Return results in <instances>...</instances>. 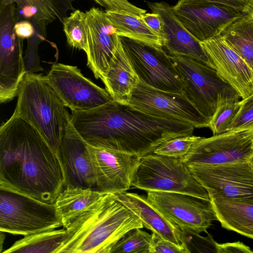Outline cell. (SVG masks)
Returning <instances> with one entry per match:
<instances>
[{"label":"cell","mask_w":253,"mask_h":253,"mask_svg":"<svg viewBox=\"0 0 253 253\" xmlns=\"http://www.w3.org/2000/svg\"><path fill=\"white\" fill-rule=\"evenodd\" d=\"M72 123L87 144L142 157L172 138L193 135L194 127L145 113L112 100L86 111H72Z\"/></svg>","instance_id":"obj_1"},{"label":"cell","mask_w":253,"mask_h":253,"mask_svg":"<svg viewBox=\"0 0 253 253\" xmlns=\"http://www.w3.org/2000/svg\"><path fill=\"white\" fill-rule=\"evenodd\" d=\"M64 181L58 156L34 127L13 113L0 127V187L52 204Z\"/></svg>","instance_id":"obj_2"},{"label":"cell","mask_w":253,"mask_h":253,"mask_svg":"<svg viewBox=\"0 0 253 253\" xmlns=\"http://www.w3.org/2000/svg\"><path fill=\"white\" fill-rule=\"evenodd\" d=\"M143 227L115 194L107 193L63 226L66 233L57 253H110L128 232Z\"/></svg>","instance_id":"obj_3"},{"label":"cell","mask_w":253,"mask_h":253,"mask_svg":"<svg viewBox=\"0 0 253 253\" xmlns=\"http://www.w3.org/2000/svg\"><path fill=\"white\" fill-rule=\"evenodd\" d=\"M14 114L30 124L58 155L71 114L45 76L27 72L22 80Z\"/></svg>","instance_id":"obj_4"},{"label":"cell","mask_w":253,"mask_h":253,"mask_svg":"<svg viewBox=\"0 0 253 253\" xmlns=\"http://www.w3.org/2000/svg\"><path fill=\"white\" fill-rule=\"evenodd\" d=\"M169 55L180 75L182 93L209 122L219 103L241 100L215 69L186 56Z\"/></svg>","instance_id":"obj_5"},{"label":"cell","mask_w":253,"mask_h":253,"mask_svg":"<svg viewBox=\"0 0 253 253\" xmlns=\"http://www.w3.org/2000/svg\"><path fill=\"white\" fill-rule=\"evenodd\" d=\"M55 203L0 187V230L26 236L63 227Z\"/></svg>","instance_id":"obj_6"},{"label":"cell","mask_w":253,"mask_h":253,"mask_svg":"<svg viewBox=\"0 0 253 253\" xmlns=\"http://www.w3.org/2000/svg\"><path fill=\"white\" fill-rule=\"evenodd\" d=\"M131 186L146 192L178 193L210 201L207 190L181 159L154 153L140 158Z\"/></svg>","instance_id":"obj_7"},{"label":"cell","mask_w":253,"mask_h":253,"mask_svg":"<svg viewBox=\"0 0 253 253\" xmlns=\"http://www.w3.org/2000/svg\"><path fill=\"white\" fill-rule=\"evenodd\" d=\"M120 37L123 47L141 82L159 89L182 93L179 73L163 47Z\"/></svg>","instance_id":"obj_8"},{"label":"cell","mask_w":253,"mask_h":253,"mask_svg":"<svg viewBox=\"0 0 253 253\" xmlns=\"http://www.w3.org/2000/svg\"><path fill=\"white\" fill-rule=\"evenodd\" d=\"M187 167L209 197L253 203V165L250 161Z\"/></svg>","instance_id":"obj_9"},{"label":"cell","mask_w":253,"mask_h":253,"mask_svg":"<svg viewBox=\"0 0 253 253\" xmlns=\"http://www.w3.org/2000/svg\"><path fill=\"white\" fill-rule=\"evenodd\" d=\"M146 192L149 202L183 232L208 233L212 222L217 220L210 201L178 193Z\"/></svg>","instance_id":"obj_10"},{"label":"cell","mask_w":253,"mask_h":253,"mask_svg":"<svg viewBox=\"0 0 253 253\" xmlns=\"http://www.w3.org/2000/svg\"><path fill=\"white\" fill-rule=\"evenodd\" d=\"M129 104L155 117L186 123L196 128L209 127L208 119L183 93L155 88L140 80Z\"/></svg>","instance_id":"obj_11"},{"label":"cell","mask_w":253,"mask_h":253,"mask_svg":"<svg viewBox=\"0 0 253 253\" xmlns=\"http://www.w3.org/2000/svg\"><path fill=\"white\" fill-rule=\"evenodd\" d=\"M45 76L60 99L72 111L88 110L113 100L106 89L85 77L76 66L53 64Z\"/></svg>","instance_id":"obj_12"},{"label":"cell","mask_w":253,"mask_h":253,"mask_svg":"<svg viewBox=\"0 0 253 253\" xmlns=\"http://www.w3.org/2000/svg\"><path fill=\"white\" fill-rule=\"evenodd\" d=\"M253 156V129L201 137L181 160L190 166L216 165L250 161Z\"/></svg>","instance_id":"obj_13"},{"label":"cell","mask_w":253,"mask_h":253,"mask_svg":"<svg viewBox=\"0 0 253 253\" xmlns=\"http://www.w3.org/2000/svg\"><path fill=\"white\" fill-rule=\"evenodd\" d=\"M15 7L8 5L0 10V101L5 103L17 96L26 74L22 39L14 31Z\"/></svg>","instance_id":"obj_14"},{"label":"cell","mask_w":253,"mask_h":253,"mask_svg":"<svg viewBox=\"0 0 253 253\" xmlns=\"http://www.w3.org/2000/svg\"><path fill=\"white\" fill-rule=\"evenodd\" d=\"M172 7L183 26L200 42L221 35L243 16L238 10L213 3L179 0Z\"/></svg>","instance_id":"obj_15"},{"label":"cell","mask_w":253,"mask_h":253,"mask_svg":"<svg viewBox=\"0 0 253 253\" xmlns=\"http://www.w3.org/2000/svg\"><path fill=\"white\" fill-rule=\"evenodd\" d=\"M97 190L106 193L126 192L131 186L140 157L88 144Z\"/></svg>","instance_id":"obj_16"},{"label":"cell","mask_w":253,"mask_h":253,"mask_svg":"<svg viewBox=\"0 0 253 253\" xmlns=\"http://www.w3.org/2000/svg\"><path fill=\"white\" fill-rule=\"evenodd\" d=\"M85 13L87 65L95 78L102 80L115 55L121 38L107 19L104 11L93 7Z\"/></svg>","instance_id":"obj_17"},{"label":"cell","mask_w":253,"mask_h":253,"mask_svg":"<svg viewBox=\"0 0 253 253\" xmlns=\"http://www.w3.org/2000/svg\"><path fill=\"white\" fill-rule=\"evenodd\" d=\"M200 43L218 74L242 99L253 93V70L221 35Z\"/></svg>","instance_id":"obj_18"},{"label":"cell","mask_w":253,"mask_h":253,"mask_svg":"<svg viewBox=\"0 0 253 253\" xmlns=\"http://www.w3.org/2000/svg\"><path fill=\"white\" fill-rule=\"evenodd\" d=\"M58 156L64 173L63 188L73 186L97 190L88 144L72 122L62 138Z\"/></svg>","instance_id":"obj_19"},{"label":"cell","mask_w":253,"mask_h":253,"mask_svg":"<svg viewBox=\"0 0 253 253\" xmlns=\"http://www.w3.org/2000/svg\"><path fill=\"white\" fill-rule=\"evenodd\" d=\"M152 12L159 14L162 22L163 46L169 55L186 56L215 69L200 42L183 26L172 6L164 2L147 3Z\"/></svg>","instance_id":"obj_20"},{"label":"cell","mask_w":253,"mask_h":253,"mask_svg":"<svg viewBox=\"0 0 253 253\" xmlns=\"http://www.w3.org/2000/svg\"><path fill=\"white\" fill-rule=\"evenodd\" d=\"M115 194L118 200L140 219L144 227L176 244H186L183 232L157 210L146 196L126 191Z\"/></svg>","instance_id":"obj_21"},{"label":"cell","mask_w":253,"mask_h":253,"mask_svg":"<svg viewBox=\"0 0 253 253\" xmlns=\"http://www.w3.org/2000/svg\"><path fill=\"white\" fill-rule=\"evenodd\" d=\"M101 81L113 100L129 104L132 92L140 79L123 47L121 40L115 55Z\"/></svg>","instance_id":"obj_22"},{"label":"cell","mask_w":253,"mask_h":253,"mask_svg":"<svg viewBox=\"0 0 253 253\" xmlns=\"http://www.w3.org/2000/svg\"><path fill=\"white\" fill-rule=\"evenodd\" d=\"M222 227L253 239V203L210 196Z\"/></svg>","instance_id":"obj_23"},{"label":"cell","mask_w":253,"mask_h":253,"mask_svg":"<svg viewBox=\"0 0 253 253\" xmlns=\"http://www.w3.org/2000/svg\"><path fill=\"white\" fill-rule=\"evenodd\" d=\"M105 12L119 37L163 47V38L146 25L141 16L124 10H105Z\"/></svg>","instance_id":"obj_24"},{"label":"cell","mask_w":253,"mask_h":253,"mask_svg":"<svg viewBox=\"0 0 253 253\" xmlns=\"http://www.w3.org/2000/svg\"><path fill=\"white\" fill-rule=\"evenodd\" d=\"M106 194L91 188L73 186L64 187L55 202L63 226Z\"/></svg>","instance_id":"obj_25"},{"label":"cell","mask_w":253,"mask_h":253,"mask_svg":"<svg viewBox=\"0 0 253 253\" xmlns=\"http://www.w3.org/2000/svg\"><path fill=\"white\" fill-rule=\"evenodd\" d=\"M66 230L56 229L26 236L15 241L4 253H57Z\"/></svg>","instance_id":"obj_26"},{"label":"cell","mask_w":253,"mask_h":253,"mask_svg":"<svg viewBox=\"0 0 253 253\" xmlns=\"http://www.w3.org/2000/svg\"><path fill=\"white\" fill-rule=\"evenodd\" d=\"M221 35L253 70V19L243 15Z\"/></svg>","instance_id":"obj_27"},{"label":"cell","mask_w":253,"mask_h":253,"mask_svg":"<svg viewBox=\"0 0 253 253\" xmlns=\"http://www.w3.org/2000/svg\"><path fill=\"white\" fill-rule=\"evenodd\" d=\"M62 22L68 44L86 52L87 29L85 12L79 9L75 10L69 16L64 17Z\"/></svg>","instance_id":"obj_28"},{"label":"cell","mask_w":253,"mask_h":253,"mask_svg":"<svg viewBox=\"0 0 253 253\" xmlns=\"http://www.w3.org/2000/svg\"><path fill=\"white\" fill-rule=\"evenodd\" d=\"M141 229L128 232L113 246L110 253H149L152 234Z\"/></svg>","instance_id":"obj_29"},{"label":"cell","mask_w":253,"mask_h":253,"mask_svg":"<svg viewBox=\"0 0 253 253\" xmlns=\"http://www.w3.org/2000/svg\"><path fill=\"white\" fill-rule=\"evenodd\" d=\"M200 136L187 135L167 140L154 150L155 154L182 159L189 152Z\"/></svg>","instance_id":"obj_30"},{"label":"cell","mask_w":253,"mask_h":253,"mask_svg":"<svg viewBox=\"0 0 253 253\" xmlns=\"http://www.w3.org/2000/svg\"><path fill=\"white\" fill-rule=\"evenodd\" d=\"M240 101H225L219 103L209 122V128L211 130L213 135L220 134L227 131L228 127L240 109Z\"/></svg>","instance_id":"obj_31"},{"label":"cell","mask_w":253,"mask_h":253,"mask_svg":"<svg viewBox=\"0 0 253 253\" xmlns=\"http://www.w3.org/2000/svg\"><path fill=\"white\" fill-rule=\"evenodd\" d=\"M253 129V93L240 101V109L227 131Z\"/></svg>","instance_id":"obj_32"},{"label":"cell","mask_w":253,"mask_h":253,"mask_svg":"<svg viewBox=\"0 0 253 253\" xmlns=\"http://www.w3.org/2000/svg\"><path fill=\"white\" fill-rule=\"evenodd\" d=\"M149 253H190L186 244L177 245L152 233Z\"/></svg>","instance_id":"obj_33"},{"label":"cell","mask_w":253,"mask_h":253,"mask_svg":"<svg viewBox=\"0 0 253 253\" xmlns=\"http://www.w3.org/2000/svg\"><path fill=\"white\" fill-rule=\"evenodd\" d=\"M104 7L106 10H124L141 16L146 10L139 8L128 0H91Z\"/></svg>","instance_id":"obj_34"},{"label":"cell","mask_w":253,"mask_h":253,"mask_svg":"<svg viewBox=\"0 0 253 253\" xmlns=\"http://www.w3.org/2000/svg\"><path fill=\"white\" fill-rule=\"evenodd\" d=\"M217 253H253L251 248L241 242H234L231 243H225L216 244Z\"/></svg>","instance_id":"obj_35"},{"label":"cell","mask_w":253,"mask_h":253,"mask_svg":"<svg viewBox=\"0 0 253 253\" xmlns=\"http://www.w3.org/2000/svg\"><path fill=\"white\" fill-rule=\"evenodd\" d=\"M141 16L146 25L163 38L162 22L159 14L146 12Z\"/></svg>","instance_id":"obj_36"},{"label":"cell","mask_w":253,"mask_h":253,"mask_svg":"<svg viewBox=\"0 0 253 253\" xmlns=\"http://www.w3.org/2000/svg\"><path fill=\"white\" fill-rule=\"evenodd\" d=\"M14 31L18 37L22 39L31 38L34 32L33 25L28 20L16 22L14 25Z\"/></svg>","instance_id":"obj_37"},{"label":"cell","mask_w":253,"mask_h":253,"mask_svg":"<svg viewBox=\"0 0 253 253\" xmlns=\"http://www.w3.org/2000/svg\"><path fill=\"white\" fill-rule=\"evenodd\" d=\"M201 2L217 3L227 6L242 12L244 6L248 4L245 0H187Z\"/></svg>","instance_id":"obj_38"},{"label":"cell","mask_w":253,"mask_h":253,"mask_svg":"<svg viewBox=\"0 0 253 253\" xmlns=\"http://www.w3.org/2000/svg\"><path fill=\"white\" fill-rule=\"evenodd\" d=\"M243 15L253 19V5L247 4L242 11Z\"/></svg>","instance_id":"obj_39"},{"label":"cell","mask_w":253,"mask_h":253,"mask_svg":"<svg viewBox=\"0 0 253 253\" xmlns=\"http://www.w3.org/2000/svg\"><path fill=\"white\" fill-rule=\"evenodd\" d=\"M248 4L253 5V0H245Z\"/></svg>","instance_id":"obj_40"},{"label":"cell","mask_w":253,"mask_h":253,"mask_svg":"<svg viewBox=\"0 0 253 253\" xmlns=\"http://www.w3.org/2000/svg\"><path fill=\"white\" fill-rule=\"evenodd\" d=\"M250 161L252 163V164L253 165V156L251 157V158L250 160Z\"/></svg>","instance_id":"obj_41"}]
</instances>
